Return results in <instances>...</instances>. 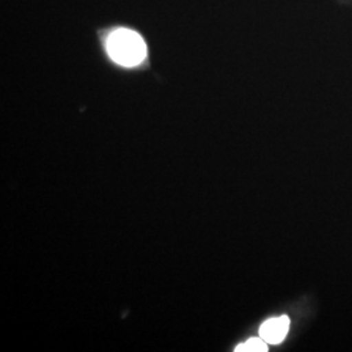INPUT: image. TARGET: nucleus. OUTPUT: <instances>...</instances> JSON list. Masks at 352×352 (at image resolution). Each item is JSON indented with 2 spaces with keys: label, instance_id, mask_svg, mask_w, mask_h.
<instances>
[{
  "label": "nucleus",
  "instance_id": "1",
  "mask_svg": "<svg viewBox=\"0 0 352 352\" xmlns=\"http://www.w3.org/2000/svg\"><path fill=\"white\" fill-rule=\"evenodd\" d=\"M103 54L111 63L126 68H142L149 62V45L144 33L124 23H111L96 29Z\"/></svg>",
  "mask_w": 352,
  "mask_h": 352
},
{
  "label": "nucleus",
  "instance_id": "2",
  "mask_svg": "<svg viewBox=\"0 0 352 352\" xmlns=\"http://www.w3.org/2000/svg\"><path fill=\"white\" fill-rule=\"evenodd\" d=\"M289 330V318L287 316L273 317L266 320L260 327V337L269 344L282 343Z\"/></svg>",
  "mask_w": 352,
  "mask_h": 352
},
{
  "label": "nucleus",
  "instance_id": "3",
  "mask_svg": "<svg viewBox=\"0 0 352 352\" xmlns=\"http://www.w3.org/2000/svg\"><path fill=\"white\" fill-rule=\"evenodd\" d=\"M267 342H265L261 337H254L247 340L245 343L239 344L235 351L236 352H265L269 350Z\"/></svg>",
  "mask_w": 352,
  "mask_h": 352
}]
</instances>
